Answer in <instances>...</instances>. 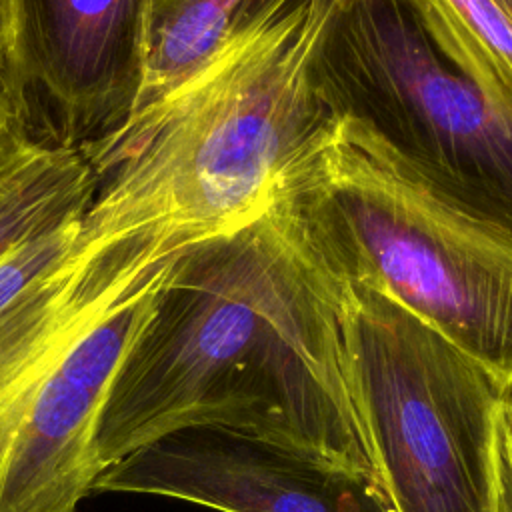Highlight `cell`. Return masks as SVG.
Here are the masks:
<instances>
[{"mask_svg":"<svg viewBox=\"0 0 512 512\" xmlns=\"http://www.w3.org/2000/svg\"><path fill=\"white\" fill-rule=\"evenodd\" d=\"M496 480L498 512H512V434L504 424L502 412H498L496 420Z\"/></svg>","mask_w":512,"mask_h":512,"instance_id":"5bb4252c","label":"cell"},{"mask_svg":"<svg viewBox=\"0 0 512 512\" xmlns=\"http://www.w3.org/2000/svg\"><path fill=\"white\" fill-rule=\"evenodd\" d=\"M338 0H268L192 80L82 148L86 242L154 236L180 254L264 212L334 122L316 52Z\"/></svg>","mask_w":512,"mask_h":512,"instance_id":"7a4b0ae2","label":"cell"},{"mask_svg":"<svg viewBox=\"0 0 512 512\" xmlns=\"http://www.w3.org/2000/svg\"><path fill=\"white\" fill-rule=\"evenodd\" d=\"M348 388L396 512H498L502 382L428 324L344 282Z\"/></svg>","mask_w":512,"mask_h":512,"instance_id":"277c9868","label":"cell"},{"mask_svg":"<svg viewBox=\"0 0 512 512\" xmlns=\"http://www.w3.org/2000/svg\"><path fill=\"white\" fill-rule=\"evenodd\" d=\"M500 412H502L506 428L512 434V378L506 380L504 386H502V406H500Z\"/></svg>","mask_w":512,"mask_h":512,"instance_id":"2e32d148","label":"cell"},{"mask_svg":"<svg viewBox=\"0 0 512 512\" xmlns=\"http://www.w3.org/2000/svg\"><path fill=\"white\" fill-rule=\"evenodd\" d=\"M314 72L334 116L360 122L430 188L512 232V118L434 48L408 0H338Z\"/></svg>","mask_w":512,"mask_h":512,"instance_id":"5b68a950","label":"cell"},{"mask_svg":"<svg viewBox=\"0 0 512 512\" xmlns=\"http://www.w3.org/2000/svg\"><path fill=\"white\" fill-rule=\"evenodd\" d=\"M24 134L34 136L32 118L18 72L10 64L0 68V146Z\"/></svg>","mask_w":512,"mask_h":512,"instance_id":"4fadbf2b","label":"cell"},{"mask_svg":"<svg viewBox=\"0 0 512 512\" xmlns=\"http://www.w3.org/2000/svg\"><path fill=\"white\" fill-rule=\"evenodd\" d=\"M86 244L80 216L10 250L0 258V310L16 300L30 284L78 254Z\"/></svg>","mask_w":512,"mask_h":512,"instance_id":"7c38bea8","label":"cell"},{"mask_svg":"<svg viewBox=\"0 0 512 512\" xmlns=\"http://www.w3.org/2000/svg\"><path fill=\"white\" fill-rule=\"evenodd\" d=\"M154 0H14V68L32 130L82 150L132 114Z\"/></svg>","mask_w":512,"mask_h":512,"instance_id":"8992f818","label":"cell"},{"mask_svg":"<svg viewBox=\"0 0 512 512\" xmlns=\"http://www.w3.org/2000/svg\"><path fill=\"white\" fill-rule=\"evenodd\" d=\"M194 426L382 482L346 378L344 280L280 192L174 258L104 400L98 462Z\"/></svg>","mask_w":512,"mask_h":512,"instance_id":"6da1fadb","label":"cell"},{"mask_svg":"<svg viewBox=\"0 0 512 512\" xmlns=\"http://www.w3.org/2000/svg\"><path fill=\"white\" fill-rule=\"evenodd\" d=\"M172 262L90 326L56 364L8 446L0 512H76L92 494L102 470L96 426L104 400Z\"/></svg>","mask_w":512,"mask_h":512,"instance_id":"ba28073f","label":"cell"},{"mask_svg":"<svg viewBox=\"0 0 512 512\" xmlns=\"http://www.w3.org/2000/svg\"><path fill=\"white\" fill-rule=\"evenodd\" d=\"M268 0H154L136 116L204 70ZM128 118V120H130Z\"/></svg>","mask_w":512,"mask_h":512,"instance_id":"30bf717a","label":"cell"},{"mask_svg":"<svg viewBox=\"0 0 512 512\" xmlns=\"http://www.w3.org/2000/svg\"><path fill=\"white\" fill-rule=\"evenodd\" d=\"M98 180L80 150L32 134L0 146V258L88 210Z\"/></svg>","mask_w":512,"mask_h":512,"instance_id":"9c48e42d","label":"cell"},{"mask_svg":"<svg viewBox=\"0 0 512 512\" xmlns=\"http://www.w3.org/2000/svg\"><path fill=\"white\" fill-rule=\"evenodd\" d=\"M434 48L512 118V0H408Z\"/></svg>","mask_w":512,"mask_h":512,"instance_id":"8fae6325","label":"cell"},{"mask_svg":"<svg viewBox=\"0 0 512 512\" xmlns=\"http://www.w3.org/2000/svg\"><path fill=\"white\" fill-rule=\"evenodd\" d=\"M94 492L166 496L218 512H396L376 478L210 426L164 434L104 466Z\"/></svg>","mask_w":512,"mask_h":512,"instance_id":"52a82bcc","label":"cell"},{"mask_svg":"<svg viewBox=\"0 0 512 512\" xmlns=\"http://www.w3.org/2000/svg\"><path fill=\"white\" fill-rule=\"evenodd\" d=\"M16 10L14 0H0V68L14 64Z\"/></svg>","mask_w":512,"mask_h":512,"instance_id":"9a60e30c","label":"cell"},{"mask_svg":"<svg viewBox=\"0 0 512 512\" xmlns=\"http://www.w3.org/2000/svg\"><path fill=\"white\" fill-rule=\"evenodd\" d=\"M278 192L340 280L394 300L502 384L512 378V232L430 188L350 118H334Z\"/></svg>","mask_w":512,"mask_h":512,"instance_id":"3957f363","label":"cell"}]
</instances>
